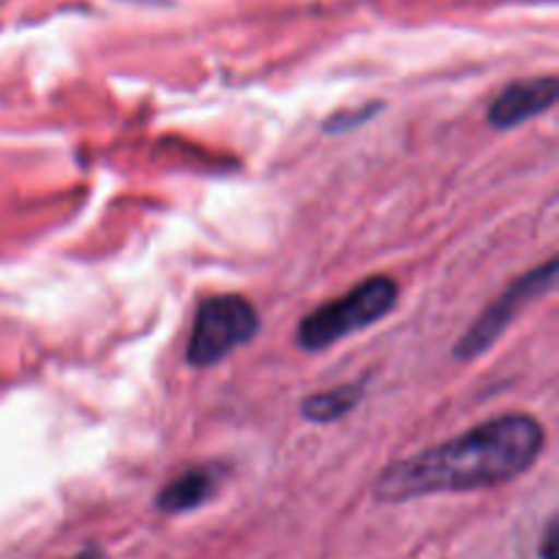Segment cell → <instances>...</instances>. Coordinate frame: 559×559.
<instances>
[{"label": "cell", "instance_id": "6da1fadb", "mask_svg": "<svg viewBox=\"0 0 559 559\" xmlns=\"http://www.w3.org/2000/svg\"><path fill=\"white\" fill-rule=\"evenodd\" d=\"M544 445L546 431L533 415H500L456 440L391 464L377 478L374 495L382 502H407L445 491L491 489L527 473Z\"/></svg>", "mask_w": 559, "mask_h": 559}, {"label": "cell", "instance_id": "7a4b0ae2", "mask_svg": "<svg viewBox=\"0 0 559 559\" xmlns=\"http://www.w3.org/2000/svg\"><path fill=\"white\" fill-rule=\"evenodd\" d=\"M399 300V287L393 278L374 276L360 282L358 287L349 289L342 298L331 300V304L320 306L311 311L298 328L300 349L306 353H320V349L333 347L342 338L353 336V333L364 331V328L374 325L385 314H391L393 306Z\"/></svg>", "mask_w": 559, "mask_h": 559}, {"label": "cell", "instance_id": "3957f363", "mask_svg": "<svg viewBox=\"0 0 559 559\" xmlns=\"http://www.w3.org/2000/svg\"><path fill=\"white\" fill-rule=\"evenodd\" d=\"M260 331V314L243 295H213L202 300L191 328L186 360L194 369L222 364Z\"/></svg>", "mask_w": 559, "mask_h": 559}, {"label": "cell", "instance_id": "277c9868", "mask_svg": "<svg viewBox=\"0 0 559 559\" xmlns=\"http://www.w3.org/2000/svg\"><path fill=\"white\" fill-rule=\"evenodd\" d=\"M557 284V260H549L546 265L535 267V271L524 273L522 278L511 284L478 320L469 325V331L464 333L462 342L456 344V358L462 360H475L484 353H489L497 342L502 338V333L511 328V322L522 314L524 306L535 304L538 298H544L546 293H551Z\"/></svg>", "mask_w": 559, "mask_h": 559}, {"label": "cell", "instance_id": "5b68a950", "mask_svg": "<svg viewBox=\"0 0 559 559\" xmlns=\"http://www.w3.org/2000/svg\"><path fill=\"white\" fill-rule=\"evenodd\" d=\"M559 96L557 76H533L511 82L489 107V123L495 129H516L538 115L549 112Z\"/></svg>", "mask_w": 559, "mask_h": 559}, {"label": "cell", "instance_id": "8992f818", "mask_svg": "<svg viewBox=\"0 0 559 559\" xmlns=\"http://www.w3.org/2000/svg\"><path fill=\"white\" fill-rule=\"evenodd\" d=\"M218 475L213 467L186 469L183 475L164 486L156 497V508L162 513H189L205 506L218 489Z\"/></svg>", "mask_w": 559, "mask_h": 559}, {"label": "cell", "instance_id": "52a82bcc", "mask_svg": "<svg viewBox=\"0 0 559 559\" xmlns=\"http://www.w3.org/2000/svg\"><path fill=\"white\" fill-rule=\"evenodd\" d=\"M360 396H364V382L314 393V396H309L300 404V415L311 420V424H333V420L344 418L360 402Z\"/></svg>", "mask_w": 559, "mask_h": 559}, {"label": "cell", "instance_id": "ba28073f", "mask_svg": "<svg viewBox=\"0 0 559 559\" xmlns=\"http://www.w3.org/2000/svg\"><path fill=\"white\" fill-rule=\"evenodd\" d=\"M377 109H380V104H371L369 109H355V112L333 115V118L325 123V131H349V129H355V126L366 123V120H369L371 115L377 112Z\"/></svg>", "mask_w": 559, "mask_h": 559}, {"label": "cell", "instance_id": "9c48e42d", "mask_svg": "<svg viewBox=\"0 0 559 559\" xmlns=\"http://www.w3.org/2000/svg\"><path fill=\"white\" fill-rule=\"evenodd\" d=\"M540 557L544 559H557V519H551V524L546 527L544 546H540Z\"/></svg>", "mask_w": 559, "mask_h": 559}, {"label": "cell", "instance_id": "30bf717a", "mask_svg": "<svg viewBox=\"0 0 559 559\" xmlns=\"http://www.w3.org/2000/svg\"><path fill=\"white\" fill-rule=\"evenodd\" d=\"M74 559H107V557H104V551H98V549H87V551H82V555H76Z\"/></svg>", "mask_w": 559, "mask_h": 559}]
</instances>
